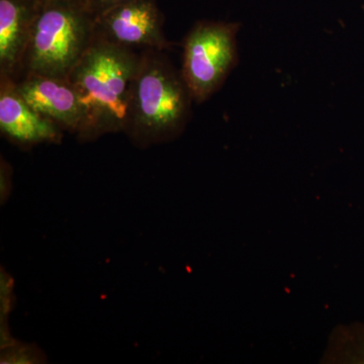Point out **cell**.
Returning a JSON list of instances; mask_svg holds the SVG:
<instances>
[{
	"instance_id": "obj_2",
	"label": "cell",
	"mask_w": 364,
	"mask_h": 364,
	"mask_svg": "<svg viewBox=\"0 0 364 364\" xmlns=\"http://www.w3.org/2000/svg\"><path fill=\"white\" fill-rule=\"evenodd\" d=\"M193 102L182 74L162 50H145L131 83L124 132L140 143L176 138L191 119Z\"/></svg>"
},
{
	"instance_id": "obj_1",
	"label": "cell",
	"mask_w": 364,
	"mask_h": 364,
	"mask_svg": "<svg viewBox=\"0 0 364 364\" xmlns=\"http://www.w3.org/2000/svg\"><path fill=\"white\" fill-rule=\"evenodd\" d=\"M141 53L95 39L74 67L68 80L85 112L80 138L124 130L129 93Z\"/></svg>"
},
{
	"instance_id": "obj_8",
	"label": "cell",
	"mask_w": 364,
	"mask_h": 364,
	"mask_svg": "<svg viewBox=\"0 0 364 364\" xmlns=\"http://www.w3.org/2000/svg\"><path fill=\"white\" fill-rule=\"evenodd\" d=\"M41 0H0V78L20 77Z\"/></svg>"
},
{
	"instance_id": "obj_4",
	"label": "cell",
	"mask_w": 364,
	"mask_h": 364,
	"mask_svg": "<svg viewBox=\"0 0 364 364\" xmlns=\"http://www.w3.org/2000/svg\"><path fill=\"white\" fill-rule=\"evenodd\" d=\"M239 30L237 23L198 21L184 39L181 74L196 104L214 95L238 63Z\"/></svg>"
},
{
	"instance_id": "obj_9",
	"label": "cell",
	"mask_w": 364,
	"mask_h": 364,
	"mask_svg": "<svg viewBox=\"0 0 364 364\" xmlns=\"http://www.w3.org/2000/svg\"><path fill=\"white\" fill-rule=\"evenodd\" d=\"M333 350L339 363L364 364L363 323H354L337 330Z\"/></svg>"
},
{
	"instance_id": "obj_3",
	"label": "cell",
	"mask_w": 364,
	"mask_h": 364,
	"mask_svg": "<svg viewBox=\"0 0 364 364\" xmlns=\"http://www.w3.org/2000/svg\"><path fill=\"white\" fill-rule=\"evenodd\" d=\"M95 18L85 2L41 0L18 78H68L95 40Z\"/></svg>"
},
{
	"instance_id": "obj_10",
	"label": "cell",
	"mask_w": 364,
	"mask_h": 364,
	"mask_svg": "<svg viewBox=\"0 0 364 364\" xmlns=\"http://www.w3.org/2000/svg\"><path fill=\"white\" fill-rule=\"evenodd\" d=\"M127 1H131V0H86L85 4L91 13L97 16L112 6Z\"/></svg>"
},
{
	"instance_id": "obj_7",
	"label": "cell",
	"mask_w": 364,
	"mask_h": 364,
	"mask_svg": "<svg viewBox=\"0 0 364 364\" xmlns=\"http://www.w3.org/2000/svg\"><path fill=\"white\" fill-rule=\"evenodd\" d=\"M0 129L14 142L26 145L59 142L63 131L26 104L7 78L0 85Z\"/></svg>"
},
{
	"instance_id": "obj_5",
	"label": "cell",
	"mask_w": 364,
	"mask_h": 364,
	"mask_svg": "<svg viewBox=\"0 0 364 364\" xmlns=\"http://www.w3.org/2000/svg\"><path fill=\"white\" fill-rule=\"evenodd\" d=\"M95 39L132 50H165L163 16L155 0H131L97 14Z\"/></svg>"
},
{
	"instance_id": "obj_11",
	"label": "cell",
	"mask_w": 364,
	"mask_h": 364,
	"mask_svg": "<svg viewBox=\"0 0 364 364\" xmlns=\"http://www.w3.org/2000/svg\"><path fill=\"white\" fill-rule=\"evenodd\" d=\"M76 1L85 2V4L86 0H76Z\"/></svg>"
},
{
	"instance_id": "obj_6",
	"label": "cell",
	"mask_w": 364,
	"mask_h": 364,
	"mask_svg": "<svg viewBox=\"0 0 364 364\" xmlns=\"http://www.w3.org/2000/svg\"><path fill=\"white\" fill-rule=\"evenodd\" d=\"M14 88L35 111L62 130L80 134L85 112L77 91L68 78L26 75L14 81Z\"/></svg>"
}]
</instances>
